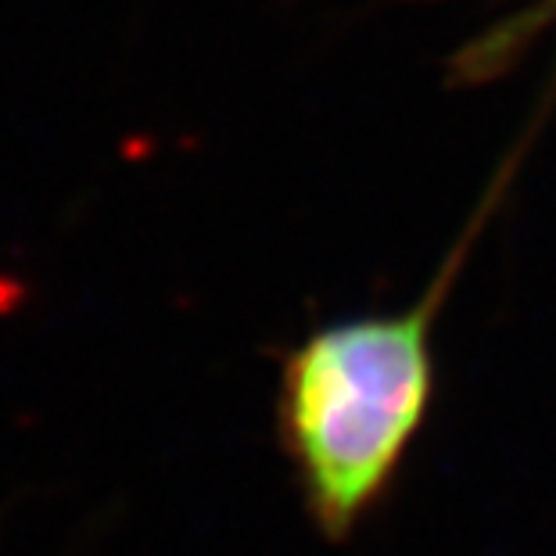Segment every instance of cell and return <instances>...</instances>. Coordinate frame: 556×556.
<instances>
[{"instance_id":"1","label":"cell","mask_w":556,"mask_h":556,"mask_svg":"<svg viewBox=\"0 0 556 556\" xmlns=\"http://www.w3.org/2000/svg\"><path fill=\"white\" fill-rule=\"evenodd\" d=\"M431 399L428 316L349 319L313 334L283 377V442L327 539L381 500Z\"/></svg>"}]
</instances>
